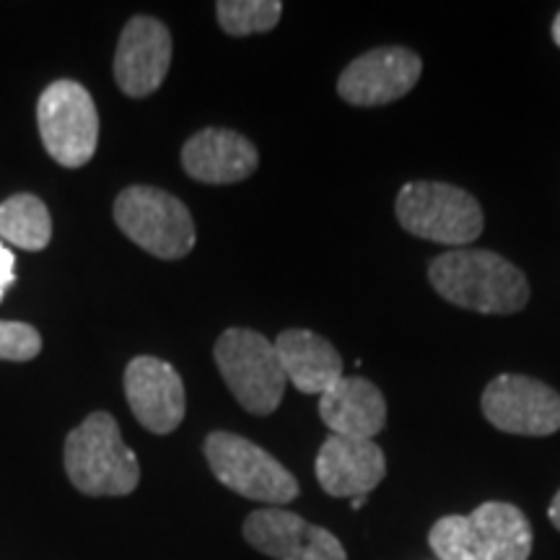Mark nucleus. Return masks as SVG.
I'll return each mask as SVG.
<instances>
[{
    "mask_svg": "<svg viewBox=\"0 0 560 560\" xmlns=\"http://www.w3.org/2000/svg\"><path fill=\"white\" fill-rule=\"evenodd\" d=\"M206 459L215 480L249 501L285 506L299 495V480L262 446L231 431H213L206 439Z\"/></svg>",
    "mask_w": 560,
    "mask_h": 560,
    "instance_id": "obj_7",
    "label": "nucleus"
},
{
    "mask_svg": "<svg viewBox=\"0 0 560 560\" xmlns=\"http://www.w3.org/2000/svg\"><path fill=\"white\" fill-rule=\"evenodd\" d=\"M219 26L231 37H249V34L270 32L283 16L280 0H221L215 3Z\"/></svg>",
    "mask_w": 560,
    "mask_h": 560,
    "instance_id": "obj_19",
    "label": "nucleus"
},
{
    "mask_svg": "<svg viewBox=\"0 0 560 560\" xmlns=\"http://www.w3.org/2000/svg\"><path fill=\"white\" fill-rule=\"evenodd\" d=\"M314 472L322 490L332 499H361L369 495L387 475V457L374 441L327 436L319 446Z\"/></svg>",
    "mask_w": 560,
    "mask_h": 560,
    "instance_id": "obj_14",
    "label": "nucleus"
},
{
    "mask_svg": "<svg viewBox=\"0 0 560 560\" xmlns=\"http://www.w3.org/2000/svg\"><path fill=\"white\" fill-rule=\"evenodd\" d=\"M285 380L304 395H325L342 376V359L335 346L312 330H283L276 340Z\"/></svg>",
    "mask_w": 560,
    "mask_h": 560,
    "instance_id": "obj_17",
    "label": "nucleus"
},
{
    "mask_svg": "<svg viewBox=\"0 0 560 560\" xmlns=\"http://www.w3.org/2000/svg\"><path fill=\"white\" fill-rule=\"evenodd\" d=\"M433 291L459 310L516 314L527 306V276L490 249H452L429 265Z\"/></svg>",
    "mask_w": 560,
    "mask_h": 560,
    "instance_id": "obj_1",
    "label": "nucleus"
},
{
    "mask_svg": "<svg viewBox=\"0 0 560 560\" xmlns=\"http://www.w3.org/2000/svg\"><path fill=\"white\" fill-rule=\"evenodd\" d=\"M66 472L75 490L91 499L130 495L140 482L136 452L122 441L109 412H91L66 439Z\"/></svg>",
    "mask_w": 560,
    "mask_h": 560,
    "instance_id": "obj_3",
    "label": "nucleus"
},
{
    "mask_svg": "<svg viewBox=\"0 0 560 560\" xmlns=\"http://www.w3.org/2000/svg\"><path fill=\"white\" fill-rule=\"evenodd\" d=\"M552 42L560 47V13L556 16V21H552Z\"/></svg>",
    "mask_w": 560,
    "mask_h": 560,
    "instance_id": "obj_23",
    "label": "nucleus"
},
{
    "mask_svg": "<svg viewBox=\"0 0 560 560\" xmlns=\"http://www.w3.org/2000/svg\"><path fill=\"white\" fill-rule=\"evenodd\" d=\"M480 408L493 429L514 436H552L560 431V395L532 376H495L482 392Z\"/></svg>",
    "mask_w": 560,
    "mask_h": 560,
    "instance_id": "obj_9",
    "label": "nucleus"
},
{
    "mask_svg": "<svg viewBox=\"0 0 560 560\" xmlns=\"http://www.w3.org/2000/svg\"><path fill=\"white\" fill-rule=\"evenodd\" d=\"M16 283V257L13 252L0 242V301H3L5 291Z\"/></svg>",
    "mask_w": 560,
    "mask_h": 560,
    "instance_id": "obj_21",
    "label": "nucleus"
},
{
    "mask_svg": "<svg viewBox=\"0 0 560 560\" xmlns=\"http://www.w3.org/2000/svg\"><path fill=\"white\" fill-rule=\"evenodd\" d=\"M37 125L42 143L66 170H81L100 143V112L79 81L60 79L39 94Z\"/></svg>",
    "mask_w": 560,
    "mask_h": 560,
    "instance_id": "obj_8",
    "label": "nucleus"
},
{
    "mask_svg": "<svg viewBox=\"0 0 560 560\" xmlns=\"http://www.w3.org/2000/svg\"><path fill=\"white\" fill-rule=\"evenodd\" d=\"M42 353V335L26 322L0 319V361L24 363Z\"/></svg>",
    "mask_w": 560,
    "mask_h": 560,
    "instance_id": "obj_20",
    "label": "nucleus"
},
{
    "mask_svg": "<svg viewBox=\"0 0 560 560\" xmlns=\"http://www.w3.org/2000/svg\"><path fill=\"white\" fill-rule=\"evenodd\" d=\"M125 395L132 416L145 431L174 433L182 425L187 412L185 382L172 363L138 355L125 369Z\"/></svg>",
    "mask_w": 560,
    "mask_h": 560,
    "instance_id": "obj_12",
    "label": "nucleus"
},
{
    "mask_svg": "<svg viewBox=\"0 0 560 560\" xmlns=\"http://www.w3.org/2000/svg\"><path fill=\"white\" fill-rule=\"evenodd\" d=\"M548 516H550L552 527L560 529V490H558V493H556V499H552V503H550V509H548Z\"/></svg>",
    "mask_w": 560,
    "mask_h": 560,
    "instance_id": "obj_22",
    "label": "nucleus"
},
{
    "mask_svg": "<svg viewBox=\"0 0 560 560\" xmlns=\"http://www.w3.org/2000/svg\"><path fill=\"white\" fill-rule=\"evenodd\" d=\"M215 366L236 402L252 416H270L285 395V371L276 342L247 327H231L215 340Z\"/></svg>",
    "mask_w": 560,
    "mask_h": 560,
    "instance_id": "obj_4",
    "label": "nucleus"
},
{
    "mask_svg": "<svg viewBox=\"0 0 560 560\" xmlns=\"http://www.w3.org/2000/svg\"><path fill=\"white\" fill-rule=\"evenodd\" d=\"M182 166L192 179L206 185H236L255 174L260 153L249 138L226 128H206L187 140Z\"/></svg>",
    "mask_w": 560,
    "mask_h": 560,
    "instance_id": "obj_15",
    "label": "nucleus"
},
{
    "mask_svg": "<svg viewBox=\"0 0 560 560\" xmlns=\"http://www.w3.org/2000/svg\"><path fill=\"white\" fill-rule=\"evenodd\" d=\"M244 540L272 560H348L330 529L278 506L252 511L244 522Z\"/></svg>",
    "mask_w": 560,
    "mask_h": 560,
    "instance_id": "obj_10",
    "label": "nucleus"
},
{
    "mask_svg": "<svg viewBox=\"0 0 560 560\" xmlns=\"http://www.w3.org/2000/svg\"><path fill=\"white\" fill-rule=\"evenodd\" d=\"M172 66V34L153 16H132L115 52V81L122 94L143 100L161 89Z\"/></svg>",
    "mask_w": 560,
    "mask_h": 560,
    "instance_id": "obj_13",
    "label": "nucleus"
},
{
    "mask_svg": "<svg viewBox=\"0 0 560 560\" xmlns=\"http://www.w3.org/2000/svg\"><path fill=\"white\" fill-rule=\"evenodd\" d=\"M0 240L19 249L42 252L52 240L50 210L37 195L19 192L0 202Z\"/></svg>",
    "mask_w": 560,
    "mask_h": 560,
    "instance_id": "obj_18",
    "label": "nucleus"
},
{
    "mask_svg": "<svg viewBox=\"0 0 560 560\" xmlns=\"http://www.w3.org/2000/svg\"><path fill=\"white\" fill-rule=\"evenodd\" d=\"M423 73V62L408 47H380L363 52L342 70L338 94L353 107H382L410 94Z\"/></svg>",
    "mask_w": 560,
    "mask_h": 560,
    "instance_id": "obj_11",
    "label": "nucleus"
},
{
    "mask_svg": "<svg viewBox=\"0 0 560 560\" xmlns=\"http://www.w3.org/2000/svg\"><path fill=\"white\" fill-rule=\"evenodd\" d=\"M439 560H529L532 524L514 503L488 501L472 514H450L431 527Z\"/></svg>",
    "mask_w": 560,
    "mask_h": 560,
    "instance_id": "obj_2",
    "label": "nucleus"
},
{
    "mask_svg": "<svg viewBox=\"0 0 560 560\" xmlns=\"http://www.w3.org/2000/svg\"><path fill=\"white\" fill-rule=\"evenodd\" d=\"M319 416L332 436L374 441L387 425V400L363 376H342L319 397Z\"/></svg>",
    "mask_w": 560,
    "mask_h": 560,
    "instance_id": "obj_16",
    "label": "nucleus"
},
{
    "mask_svg": "<svg viewBox=\"0 0 560 560\" xmlns=\"http://www.w3.org/2000/svg\"><path fill=\"white\" fill-rule=\"evenodd\" d=\"M115 223L132 244L159 260H182L198 240L185 202L149 185H132L117 195Z\"/></svg>",
    "mask_w": 560,
    "mask_h": 560,
    "instance_id": "obj_6",
    "label": "nucleus"
},
{
    "mask_svg": "<svg viewBox=\"0 0 560 560\" xmlns=\"http://www.w3.org/2000/svg\"><path fill=\"white\" fill-rule=\"evenodd\" d=\"M363 503H366V495H361V499H353V509H355V511L363 509Z\"/></svg>",
    "mask_w": 560,
    "mask_h": 560,
    "instance_id": "obj_24",
    "label": "nucleus"
},
{
    "mask_svg": "<svg viewBox=\"0 0 560 560\" xmlns=\"http://www.w3.org/2000/svg\"><path fill=\"white\" fill-rule=\"evenodd\" d=\"M395 210L408 234L450 247L472 244L486 226L478 198L450 182H408Z\"/></svg>",
    "mask_w": 560,
    "mask_h": 560,
    "instance_id": "obj_5",
    "label": "nucleus"
}]
</instances>
